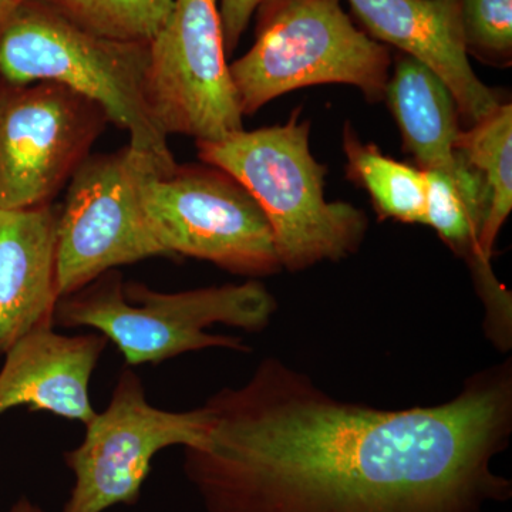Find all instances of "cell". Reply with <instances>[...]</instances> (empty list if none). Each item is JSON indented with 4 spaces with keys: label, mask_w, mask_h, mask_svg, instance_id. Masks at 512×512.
Segmentation results:
<instances>
[{
    "label": "cell",
    "mask_w": 512,
    "mask_h": 512,
    "mask_svg": "<svg viewBox=\"0 0 512 512\" xmlns=\"http://www.w3.org/2000/svg\"><path fill=\"white\" fill-rule=\"evenodd\" d=\"M377 42L402 50L437 74L456 99L467 128L501 103L468 60L461 28V0H348Z\"/></svg>",
    "instance_id": "11"
},
{
    "label": "cell",
    "mask_w": 512,
    "mask_h": 512,
    "mask_svg": "<svg viewBox=\"0 0 512 512\" xmlns=\"http://www.w3.org/2000/svg\"><path fill=\"white\" fill-rule=\"evenodd\" d=\"M57 218L52 204L0 210V356L32 330L53 325Z\"/></svg>",
    "instance_id": "13"
},
{
    "label": "cell",
    "mask_w": 512,
    "mask_h": 512,
    "mask_svg": "<svg viewBox=\"0 0 512 512\" xmlns=\"http://www.w3.org/2000/svg\"><path fill=\"white\" fill-rule=\"evenodd\" d=\"M109 121L63 84L0 80V210L50 204Z\"/></svg>",
    "instance_id": "9"
},
{
    "label": "cell",
    "mask_w": 512,
    "mask_h": 512,
    "mask_svg": "<svg viewBox=\"0 0 512 512\" xmlns=\"http://www.w3.org/2000/svg\"><path fill=\"white\" fill-rule=\"evenodd\" d=\"M9 512H45L42 510V508L39 507V505L33 503V501H30L28 497H20L18 501H16L15 504L12 505V508H10Z\"/></svg>",
    "instance_id": "22"
},
{
    "label": "cell",
    "mask_w": 512,
    "mask_h": 512,
    "mask_svg": "<svg viewBox=\"0 0 512 512\" xmlns=\"http://www.w3.org/2000/svg\"><path fill=\"white\" fill-rule=\"evenodd\" d=\"M265 2L268 0H218L227 53L238 46L252 16Z\"/></svg>",
    "instance_id": "20"
},
{
    "label": "cell",
    "mask_w": 512,
    "mask_h": 512,
    "mask_svg": "<svg viewBox=\"0 0 512 512\" xmlns=\"http://www.w3.org/2000/svg\"><path fill=\"white\" fill-rule=\"evenodd\" d=\"M183 471L205 512H484L512 483L494 471L512 436V360L434 406L339 399L279 357L204 403Z\"/></svg>",
    "instance_id": "1"
},
{
    "label": "cell",
    "mask_w": 512,
    "mask_h": 512,
    "mask_svg": "<svg viewBox=\"0 0 512 512\" xmlns=\"http://www.w3.org/2000/svg\"><path fill=\"white\" fill-rule=\"evenodd\" d=\"M140 154L87 157L70 180L57 218L59 299L119 266L165 256L151 234L138 197Z\"/></svg>",
    "instance_id": "10"
},
{
    "label": "cell",
    "mask_w": 512,
    "mask_h": 512,
    "mask_svg": "<svg viewBox=\"0 0 512 512\" xmlns=\"http://www.w3.org/2000/svg\"><path fill=\"white\" fill-rule=\"evenodd\" d=\"M76 25L121 42L150 43L174 0H43Z\"/></svg>",
    "instance_id": "18"
},
{
    "label": "cell",
    "mask_w": 512,
    "mask_h": 512,
    "mask_svg": "<svg viewBox=\"0 0 512 512\" xmlns=\"http://www.w3.org/2000/svg\"><path fill=\"white\" fill-rule=\"evenodd\" d=\"M384 100L402 133L403 150L416 167L427 173L454 164L463 127L456 99L436 73L413 57H397Z\"/></svg>",
    "instance_id": "14"
},
{
    "label": "cell",
    "mask_w": 512,
    "mask_h": 512,
    "mask_svg": "<svg viewBox=\"0 0 512 512\" xmlns=\"http://www.w3.org/2000/svg\"><path fill=\"white\" fill-rule=\"evenodd\" d=\"M138 197L165 256L201 259L249 279L282 271L264 212L224 171L178 165L161 174L140 154Z\"/></svg>",
    "instance_id": "6"
},
{
    "label": "cell",
    "mask_w": 512,
    "mask_h": 512,
    "mask_svg": "<svg viewBox=\"0 0 512 512\" xmlns=\"http://www.w3.org/2000/svg\"><path fill=\"white\" fill-rule=\"evenodd\" d=\"M251 49L229 64L242 114L318 84H348L383 101L392 56L357 28L342 0H268Z\"/></svg>",
    "instance_id": "5"
},
{
    "label": "cell",
    "mask_w": 512,
    "mask_h": 512,
    "mask_svg": "<svg viewBox=\"0 0 512 512\" xmlns=\"http://www.w3.org/2000/svg\"><path fill=\"white\" fill-rule=\"evenodd\" d=\"M457 151V150H456ZM426 221L454 254L463 258L473 275L480 298L497 291L498 281L490 259L481 252L490 194L484 178L457 151L450 167L427 171Z\"/></svg>",
    "instance_id": "15"
},
{
    "label": "cell",
    "mask_w": 512,
    "mask_h": 512,
    "mask_svg": "<svg viewBox=\"0 0 512 512\" xmlns=\"http://www.w3.org/2000/svg\"><path fill=\"white\" fill-rule=\"evenodd\" d=\"M210 426L202 404L171 412L147 400L143 380L127 367L120 373L110 402L84 426L82 443L63 454L74 485L60 512H104L136 505L154 457L168 447H195Z\"/></svg>",
    "instance_id": "7"
},
{
    "label": "cell",
    "mask_w": 512,
    "mask_h": 512,
    "mask_svg": "<svg viewBox=\"0 0 512 512\" xmlns=\"http://www.w3.org/2000/svg\"><path fill=\"white\" fill-rule=\"evenodd\" d=\"M309 140L311 123L298 109L284 124L197 143L202 163L231 175L261 207L282 271L293 274L356 254L369 227L365 211L326 200L328 170Z\"/></svg>",
    "instance_id": "2"
},
{
    "label": "cell",
    "mask_w": 512,
    "mask_h": 512,
    "mask_svg": "<svg viewBox=\"0 0 512 512\" xmlns=\"http://www.w3.org/2000/svg\"><path fill=\"white\" fill-rule=\"evenodd\" d=\"M276 312L275 296L258 279L161 292L140 282H124L120 274L109 271L60 298L53 325L96 330L117 346L127 366H157L184 353L210 348L251 352L237 336L205 330L224 325L264 332Z\"/></svg>",
    "instance_id": "3"
},
{
    "label": "cell",
    "mask_w": 512,
    "mask_h": 512,
    "mask_svg": "<svg viewBox=\"0 0 512 512\" xmlns=\"http://www.w3.org/2000/svg\"><path fill=\"white\" fill-rule=\"evenodd\" d=\"M22 2H25V0H0V39H2L10 18Z\"/></svg>",
    "instance_id": "21"
},
{
    "label": "cell",
    "mask_w": 512,
    "mask_h": 512,
    "mask_svg": "<svg viewBox=\"0 0 512 512\" xmlns=\"http://www.w3.org/2000/svg\"><path fill=\"white\" fill-rule=\"evenodd\" d=\"M467 55L493 66H510L512 0H461Z\"/></svg>",
    "instance_id": "19"
},
{
    "label": "cell",
    "mask_w": 512,
    "mask_h": 512,
    "mask_svg": "<svg viewBox=\"0 0 512 512\" xmlns=\"http://www.w3.org/2000/svg\"><path fill=\"white\" fill-rule=\"evenodd\" d=\"M343 150L350 180L365 188L380 218L424 225L427 178L423 170L384 156L373 143H363L350 124L343 133Z\"/></svg>",
    "instance_id": "17"
},
{
    "label": "cell",
    "mask_w": 512,
    "mask_h": 512,
    "mask_svg": "<svg viewBox=\"0 0 512 512\" xmlns=\"http://www.w3.org/2000/svg\"><path fill=\"white\" fill-rule=\"evenodd\" d=\"M146 93L167 136L214 143L244 130L218 0H174L167 22L148 43Z\"/></svg>",
    "instance_id": "8"
},
{
    "label": "cell",
    "mask_w": 512,
    "mask_h": 512,
    "mask_svg": "<svg viewBox=\"0 0 512 512\" xmlns=\"http://www.w3.org/2000/svg\"><path fill=\"white\" fill-rule=\"evenodd\" d=\"M148 43L121 42L76 25L43 0H25L0 39V80L53 82L99 104L128 146L161 174L178 167L146 93Z\"/></svg>",
    "instance_id": "4"
},
{
    "label": "cell",
    "mask_w": 512,
    "mask_h": 512,
    "mask_svg": "<svg viewBox=\"0 0 512 512\" xmlns=\"http://www.w3.org/2000/svg\"><path fill=\"white\" fill-rule=\"evenodd\" d=\"M456 150L481 174L490 194L480 247L491 261L498 235L512 210V104L501 101L476 124L463 128Z\"/></svg>",
    "instance_id": "16"
},
{
    "label": "cell",
    "mask_w": 512,
    "mask_h": 512,
    "mask_svg": "<svg viewBox=\"0 0 512 512\" xmlns=\"http://www.w3.org/2000/svg\"><path fill=\"white\" fill-rule=\"evenodd\" d=\"M107 345L99 332L63 335L53 325L32 330L3 355L0 414L28 407L86 426L97 413L90 380Z\"/></svg>",
    "instance_id": "12"
}]
</instances>
